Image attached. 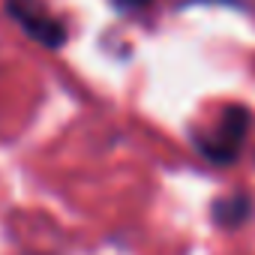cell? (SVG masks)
Returning a JSON list of instances; mask_svg holds the SVG:
<instances>
[{"label": "cell", "instance_id": "1", "mask_svg": "<svg viewBox=\"0 0 255 255\" xmlns=\"http://www.w3.org/2000/svg\"><path fill=\"white\" fill-rule=\"evenodd\" d=\"M249 126H252V114L243 105H225L219 111V123H216V132L213 135H201L198 147L213 159V162H231L240 150V144L249 135Z\"/></svg>", "mask_w": 255, "mask_h": 255}, {"label": "cell", "instance_id": "2", "mask_svg": "<svg viewBox=\"0 0 255 255\" xmlns=\"http://www.w3.org/2000/svg\"><path fill=\"white\" fill-rule=\"evenodd\" d=\"M6 12L9 18L39 45L57 51L66 42V27L48 12V6L42 0H6Z\"/></svg>", "mask_w": 255, "mask_h": 255}, {"label": "cell", "instance_id": "3", "mask_svg": "<svg viewBox=\"0 0 255 255\" xmlns=\"http://www.w3.org/2000/svg\"><path fill=\"white\" fill-rule=\"evenodd\" d=\"M249 213H252V201H249L246 195L219 198V201L213 204V219H216V225H222V228H237V225H243V222L249 219Z\"/></svg>", "mask_w": 255, "mask_h": 255}, {"label": "cell", "instance_id": "4", "mask_svg": "<svg viewBox=\"0 0 255 255\" xmlns=\"http://www.w3.org/2000/svg\"><path fill=\"white\" fill-rule=\"evenodd\" d=\"M147 0H114V6L117 9H138V6H144Z\"/></svg>", "mask_w": 255, "mask_h": 255}]
</instances>
